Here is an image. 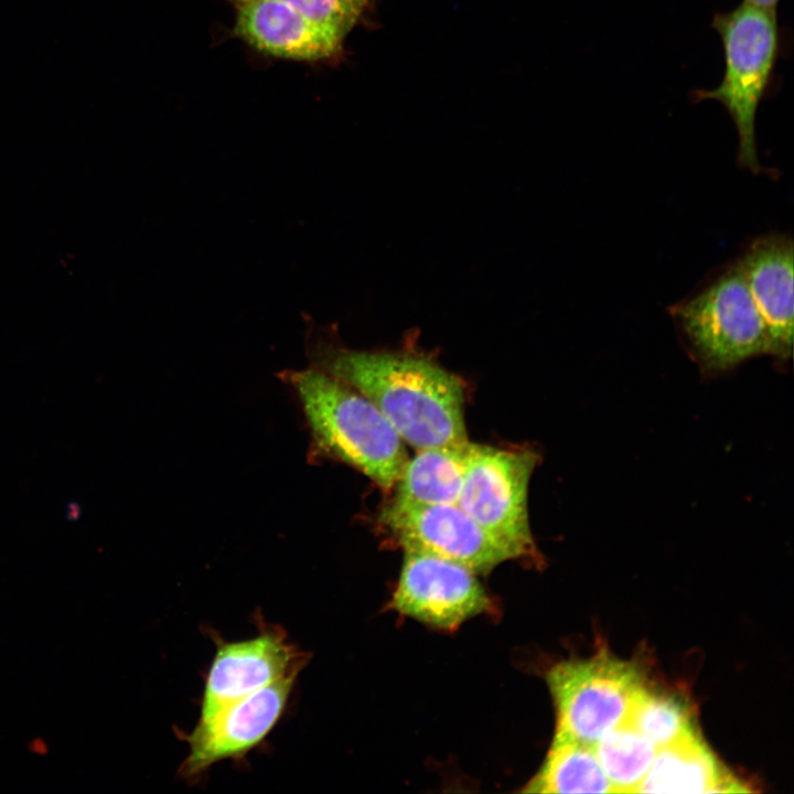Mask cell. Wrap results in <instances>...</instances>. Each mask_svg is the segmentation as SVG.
<instances>
[{"label":"cell","instance_id":"obj_19","mask_svg":"<svg viewBox=\"0 0 794 794\" xmlns=\"http://www.w3.org/2000/svg\"><path fill=\"white\" fill-rule=\"evenodd\" d=\"M779 1L780 0H744L747 3L773 11H776Z\"/></svg>","mask_w":794,"mask_h":794},{"label":"cell","instance_id":"obj_15","mask_svg":"<svg viewBox=\"0 0 794 794\" xmlns=\"http://www.w3.org/2000/svg\"><path fill=\"white\" fill-rule=\"evenodd\" d=\"M522 792L612 793L594 745L559 738H554L539 771Z\"/></svg>","mask_w":794,"mask_h":794},{"label":"cell","instance_id":"obj_3","mask_svg":"<svg viewBox=\"0 0 794 794\" xmlns=\"http://www.w3.org/2000/svg\"><path fill=\"white\" fill-rule=\"evenodd\" d=\"M711 25L722 40L725 74L716 88L695 90L693 97L723 105L738 131L739 163L759 173L754 125L780 52L776 11L743 1L730 12L717 13Z\"/></svg>","mask_w":794,"mask_h":794},{"label":"cell","instance_id":"obj_7","mask_svg":"<svg viewBox=\"0 0 794 794\" xmlns=\"http://www.w3.org/2000/svg\"><path fill=\"white\" fill-rule=\"evenodd\" d=\"M382 524L406 550L428 552L478 573L519 558V552L491 534L457 504H387L379 516Z\"/></svg>","mask_w":794,"mask_h":794},{"label":"cell","instance_id":"obj_17","mask_svg":"<svg viewBox=\"0 0 794 794\" xmlns=\"http://www.w3.org/2000/svg\"><path fill=\"white\" fill-rule=\"evenodd\" d=\"M625 721L657 748L695 730L687 707L678 698L654 693L644 686L636 691Z\"/></svg>","mask_w":794,"mask_h":794},{"label":"cell","instance_id":"obj_2","mask_svg":"<svg viewBox=\"0 0 794 794\" xmlns=\"http://www.w3.org/2000/svg\"><path fill=\"white\" fill-rule=\"evenodd\" d=\"M316 449L394 487L407 461L404 442L364 395L319 367L290 373Z\"/></svg>","mask_w":794,"mask_h":794},{"label":"cell","instance_id":"obj_5","mask_svg":"<svg viewBox=\"0 0 794 794\" xmlns=\"http://www.w3.org/2000/svg\"><path fill=\"white\" fill-rule=\"evenodd\" d=\"M547 684L556 708L554 738L592 745L626 720L643 686L633 663L603 651L555 664L547 673Z\"/></svg>","mask_w":794,"mask_h":794},{"label":"cell","instance_id":"obj_16","mask_svg":"<svg viewBox=\"0 0 794 794\" xmlns=\"http://www.w3.org/2000/svg\"><path fill=\"white\" fill-rule=\"evenodd\" d=\"M594 751L612 793H635L654 761L657 747L624 721L604 733L594 743Z\"/></svg>","mask_w":794,"mask_h":794},{"label":"cell","instance_id":"obj_11","mask_svg":"<svg viewBox=\"0 0 794 794\" xmlns=\"http://www.w3.org/2000/svg\"><path fill=\"white\" fill-rule=\"evenodd\" d=\"M235 9L234 34L256 51L318 63L343 53L345 35L304 17L281 0H227Z\"/></svg>","mask_w":794,"mask_h":794},{"label":"cell","instance_id":"obj_14","mask_svg":"<svg viewBox=\"0 0 794 794\" xmlns=\"http://www.w3.org/2000/svg\"><path fill=\"white\" fill-rule=\"evenodd\" d=\"M471 442L417 450L394 485L390 503L400 506L457 504Z\"/></svg>","mask_w":794,"mask_h":794},{"label":"cell","instance_id":"obj_18","mask_svg":"<svg viewBox=\"0 0 794 794\" xmlns=\"http://www.w3.org/2000/svg\"><path fill=\"white\" fill-rule=\"evenodd\" d=\"M310 20L345 36L361 21L368 0H281Z\"/></svg>","mask_w":794,"mask_h":794},{"label":"cell","instance_id":"obj_9","mask_svg":"<svg viewBox=\"0 0 794 794\" xmlns=\"http://www.w3.org/2000/svg\"><path fill=\"white\" fill-rule=\"evenodd\" d=\"M308 655L291 644L280 626L262 624L248 640H218L206 675L198 721L214 717L228 704L297 674Z\"/></svg>","mask_w":794,"mask_h":794},{"label":"cell","instance_id":"obj_6","mask_svg":"<svg viewBox=\"0 0 794 794\" xmlns=\"http://www.w3.org/2000/svg\"><path fill=\"white\" fill-rule=\"evenodd\" d=\"M538 462L530 449L508 450L472 443L457 502L491 534L521 557H536L530 530L528 487Z\"/></svg>","mask_w":794,"mask_h":794},{"label":"cell","instance_id":"obj_12","mask_svg":"<svg viewBox=\"0 0 794 794\" xmlns=\"http://www.w3.org/2000/svg\"><path fill=\"white\" fill-rule=\"evenodd\" d=\"M765 323L769 354L786 360L793 344V243L772 235L754 240L737 262Z\"/></svg>","mask_w":794,"mask_h":794},{"label":"cell","instance_id":"obj_8","mask_svg":"<svg viewBox=\"0 0 794 794\" xmlns=\"http://www.w3.org/2000/svg\"><path fill=\"white\" fill-rule=\"evenodd\" d=\"M391 607L403 615L453 630L484 613L491 600L468 567L417 550H405Z\"/></svg>","mask_w":794,"mask_h":794},{"label":"cell","instance_id":"obj_13","mask_svg":"<svg viewBox=\"0 0 794 794\" xmlns=\"http://www.w3.org/2000/svg\"><path fill=\"white\" fill-rule=\"evenodd\" d=\"M715 758L696 730L657 748L636 793L748 792Z\"/></svg>","mask_w":794,"mask_h":794},{"label":"cell","instance_id":"obj_10","mask_svg":"<svg viewBox=\"0 0 794 794\" xmlns=\"http://www.w3.org/2000/svg\"><path fill=\"white\" fill-rule=\"evenodd\" d=\"M297 677H283L228 704L211 719L197 721L187 736L189 752L180 774L196 777L213 764L240 758L261 743L281 718Z\"/></svg>","mask_w":794,"mask_h":794},{"label":"cell","instance_id":"obj_4","mask_svg":"<svg viewBox=\"0 0 794 794\" xmlns=\"http://www.w3.org/2000/svg\"><path fill=\"white\" fill-rule=\"evenodd\" d=\"M670 313L708 371H727L769 354L765 323L737 264Z\"/></svg>","mask_w":794,"mask_h":794},{"label":"cell","instance_id":"obj_1","mask_svg":"<svg viewBox=\"0 0 794 794\" xmlns=\"http://www.w3.org/2000/svg\"><path fill=\"white\" fill-rule=\"evenodd\" d=\"M302 315L313 365L368 398L403 442L420 450L469 441L459 377L423 354L346 348Z\"/></svg>","mask_w":794,"mask_h":794}]
</instances>
